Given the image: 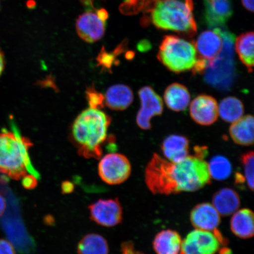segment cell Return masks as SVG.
I'll list each match as a JSON object with an SVG mask.
<instances>
[{"instance_id": "d6a6232c", "label": "cell", "mask_w": 254, "mask_h": 254, "mask_svg": "<svg viewBox=\"0 0 254 254\" xmlns=\"http://www.w3.org/2000/svg\"><path fill=\"white\" fill-rule=\"evenodd\" d=\"M244 7L247 10L251 12L254 11V0H241Z\"/></svg>"}, {"instance_id": "3957f363", "label": "cell", "mask_w": 254, "mask_h": 254, "mask_svg": "<svg viewBox=\"0 0 254 254\" xmlns=\"http://www.w3.org/2000/svg\"><path fill=\"white\" fill-rule=\"evenodd\" d=\"M151 5L152 24L161 30L176 32L182 36L192 37L196 33L193 15L192 0H154Z\"/></svg>"}, {"instance_id": "8d00e7d4", "label": "cell", "mask_w": 254, "mask_h": 254, "mask_svg": "<svg viewBox=\"0 0 254 254\" xmlns=\"http://www.w3.org/2000/svg\"><path fill=\"white\" fill-rule=\"evenodd\" d=\"M221 250L220 254H231V251L228 249H223Z\"/></svg>"}, {"instance_id": "ffe728a7", "label": "cell", "mask_w": 254, "mask_h": 254, "mask_svg": "<svg viewBox=\"0 0 254 254\" xmlns=\"http://www.w3.org/2000/svg\"><path fill=\"white\" fill-rule=\"evenodd\" d=\"M182 239L177 232L163 230L154 238L153 247L157 254H179Z\"/></svg>"}, {"instance_id": "9c48e42d", "label": "cell", "mask_w": 254, "mask_h": 254, "mask_svg": "<svg viewBox=\"0 0 254 254\" xmlns=\"http://www.w3.org/2000/svg\"><path fill=\"white\" fill-rule=\"evenodd\" d=\"M90 218L97 224L111 227L123 220V209L118 198L99 199L89 206Z\"/></svg>"}, {"instance_id": "e0dca14e", "label": "cell", "mask_w": 254, "mask_h": 254, "mask_svg": "<svg viewBox=\"0 0 254 254\" xmlns=\"http://www.w3.org/2000/svg\"><path fill=\"white\" fill-rule=\"evenodd\" d=\"M134 100L131 89L126 85L116 84L108 89L104 96V103L110 109L126 110Z\"/></svg>"}, {"instance_id": "cb8c5ba5", "label": "cell", "mask_w": 254, "mask_h": 254, "mask_svg": "<svg viewBox=\"0 0 254 254\" xmlns=\"http://www.w3.org/2000/svg\"><path fill=\"white\" fill-rule=\"evenodd\" d=\"M78 254H109V248L105 238L96 234H88L79 241Z\"/></svg>"}, {"instance_id": "7a4b0ae2", "label": "cell", "mask_w": 254, "mask_h": 254, "mask_svg": "<svg viewBox=\"0 0 254 254\" xmlns=\"http://www.w3.org/2000/svg\"><path fill=\"white\" fill-rule=\"evenodd\" d=\"M111 118L100 109L89 107L79 114L71 127V139L80 156L99 159L107 139Z\"/></svg>"}, {"instance_id": "7402d4cb", "label": "cell", "mask_w": 254, "mask_h": 254, "mask_svg": "<svg viewBox=\"0 0 254 254\" xmlns=\"http://www.w3.org/2000/svg\"><path fill=\"white\" fill-rule=\"evenodd\" d=\"M164 97L167 107L177 112L185 110L189 106L190 99L188 89L179 83L169 85L165 91Z\"/></svg>"}, {"instance_id": "d590c367", "label": "cell", "mask_w": 254, "mask_h": 254, "mask_svg": "<svg viewBox=\"0 0 254 254\" xmlns=\"http://www.w3.org/2000/svg\"><path fill=\"white\" fill-rule=\"evenodd\" d=\"M5 66V60L4 55H3V53L1 52V50H0V75H1L2 72L4 71Z\"/></svg>"}, {"instance_id": "30bf717a", "label": "cell", "mask_w": 254, "mask_h": 254, "mask_svg": "<svg viewBox=\"0 0 254 254\" xmlns=\"http://www.w3.org/2000/svg\"><path fill=\"white\" fill-rule=\"evenodd\" d=\"M139 97L141 102V107L136 116V123L141 129H150L152 117L160 116L163 113V100L153 89L149 86L140 89Z\"/></svg>"}, {"instance_id": "52a82bcc", "label": "cell", "mask_w": 254, "mask_h": 254, "mask_svg": "<svg viewBox=\"0 0 254 254\" xmlns=\"http://www.w3.org/2000/svg\"><path fill=\"white\" fill-rule=\"evenodd\" d=\"M131 173L128 159L119 153L105 155L98 164V174L101 180L109 185H117L126 182Z\"/></svg>"}, {"instance_id": "d4e9b609", "label": "cell", "mask_w": 254, "mask_h": 254, "mask_svg": "<svg viewBox=\"0 0 254 254\" xmlns=\"http://www.w3.org/2000/svg\"><path fill=\"white\" fill-rule=\"evenodd\" d=\"M242 102L238 98L228 97L222 100L218 106V113L222 120L228 123H234L244 114Z\"/></svg>"}, {"instance_id": "1f68e13d", "label": "cell", "mask_w": 254, "mask_h": 254, "mask_svg": "<svg viewBox=\"0 0 254 254\" xmlns=\"http://www.w3.org/2000/svg\"><path fill=\"white\" fill-rule=\"evenodd\" d=\"M122 254H143L135 250L134 245L131 242H126L122 246Z\"/></svg>"}, {"instance_id": "e575fe53", "label": "cell", "mask_w": 254, "mask_h": 254, "mask_svg": "<svg viewBox=\"0 0 254 254\" xmlns=\"http://www.w3.org/2000/svg\"><path fill=\"white\" fill-rule=\"evenodd\" d=\"M62 188L63 192L66 193L70 192L73 190V186L70 183L65 182L63 183Z\"/></svg>"}, {"instance_id": "d6986e66", "label": "cell", "mask_w": 254, "mask_h": 254, "mask_svg": "<svg viewBox=\"0 0 254 254\" xmlns=\"http://www.w3.org/2000/svg\"><path fill=\"white\" fill-rule=\"evenodd\" d=\"M253 212L250 209L244 208L233 214L231 220V230L235 236L243 239L253 237L254 221Z\"/></svg>"}, {"instance_id": "603a6c76", "label": "cell", "mask_w": 254, "mask_h": 254, "mask_svg": "<svg viewBox=\"0 0 254 254\" xmlns=\"http://www.w3.org/2000/svg\"><path fill=\"white\" fill-rule=\"evenodd\" d=\"M254 40L253 32H248L241 34L235 41L238 55L250 72H253L254 63Z\"/></svg>"}, {"instance_id": "5b68a950", "label": "cell", "mask_w": 254, "mask_h": 254, "mask_svg": "<svg viewBox=\"0 0 254 254\" xmlns=\"http://www.w3.org/2000/svg\"><path fill=\"white\" fill-rule=\"evenodd\" d=\"M157 57L166 68L176 73L192 70L197 61L193 44L172 35L164 37Z\"/></svg>"}, {"instance_id": "836d02e7", "label": "cell", "mask_w": 254, "mask_h": 254, "mask_svg": "<svg viewBox=\"0 0 254 254\" xmlns=\"http://www.w3.org/2000/svg\"><path fill=\"white\" fill-rule=\"evenodd\" d=\"M6 208L5 200L3 196L0 194V217L4 213Z\"/></svg>"}, {"instance_id": "4fadbf2b", "label": "cell", "mask_w": 254, "mask_h": 254, "mask_svg": "<svg viewBox=\"0 0 254 254\" xmlns=\"http://www.w3.org/2000/svg\"><path fill=\"white\" fill-rule=\"evenodd\" d=\"M190 115L192 120L200 125H212L219 116L217 101L209 95H199L190 104Z\"/></svg>"}, {"instance_id": "8fae6325", "label": "cell", "mask_w": 254, "mask_h": 254, "mask_svg": "<svg viewBox=\"0 0 254 254\" xmlns=\"http://www.w3.org/2000/svg\"><path fill=\"white\" fill-rule=\"evenodd\" d=\"M193 44L195 48L197 59L207 62L208 66L217 58L222 50V39L220 28H215L213 30L202 32Z\"/></svg>"}, {"instance_id": "ac0fdd59", "label": "cell", "mask_w": 254, "mask_h": 254, "mask_svg": "<svg viewBox=\"0 0 254 254\" xmlns=\"http://www.w3.org/2000/svg\"><path fill=\"white\" fill-rule=\"evenodd\" d=\"M240 204L239 195L236 190L230 188L218 190L212 198V205L222 217L233 214L239 208Z\"/></svg>"}, {"instance_id": "6da1fadb", "label": "cell", "mask_w": 254, "mask_h": 254, "mask_svg": "<svg viewBox=\"0 0 254 254\" xmlns=\"http://www.w3.org/2000/svg\"><path fill=\"white\" fill-rule=\"evenodd\" d=\"M146 185L154 194L194 192L210 183L208 163L193 155L174 163L155 154L145 168Z\"/></svg>"}, {"instance_id": "44dd1931", "label": "cell", "mask_w": 254, "mask_h": 254, "mask_svg": "<svg viewBox=\"0 0 254 254\" xmlns=\"http://www.w3.org/2000/svg\"><path fill=\"white\" fill-rule=\"evenodd\" d=\"M254 117L246 116L236 122L230 127V134L232 139L237 144L249 146L254 143Z\"/></svg>"}, {"instance_id": "f1b7e54d", "label": "cell", "mask_w": 254, "mask_h": 254, "mask_svg": "<svg viewBox=\"0 0 254 254\" xmlns=\"http://www.w3.org/2000/svg\"><path fill=\"white\" fill-rule=\"evenodd\" d=\"M116 57L114 54L108 53L105 51L101 52L97 58V62L99 65L102 66L103 68L109 69L111 68L115 63Z\"/></svg>"}, {"instance_id": "2e32d148", "label": "cell", "mask_w": 254, "mask_h": 254, "mask_svg": "<svg viewBox=\"0 0 254 254\" xmlns=\"http://www.w3.org/2000/svg\"><path fill=\"white\" fill-rule=\"evenodd\" d=\"M161 149L168 161L180 163L189 156V141L186 136L171 135L164 139Z\"/></svg>"}, {"instance_id": "8992f818", "label": "cell", "mask_w": 254, "mask_h": 254, "mask_svg": "<svg viewBox=\"0 0 254 254\" xmlns=\"http://www.w3.org/2000/svg\"><path fill=\"white\" fill-rule=\"evenodd\" d=\"M222 50L219 55L205 70L208 84L221 90L229 89L235 77L234 46L236 37L227 30L220 28Z\"/></svg>"}, {"instance_id": "5bb4252c", "label": "cell", "mask_w": 254, "mask_h": 254, "mask_svg": "<svg viewBox=\"0 0 254 254\" xmlns=\"http://www.w3.org/2000/svg\"><path fill=\"white\" fill-rule=\"evenodd\" d=\"M220 215L209 203H201L192 209L190 221L196 229L213 232L221 222Z\"/></svg>"}, {"instance_id": "484cf974", "label": "cell", "mask_w": 254, "mask_h": 254, "mask_svg": "<svg viewBox=\"0 0 254 254\" xmlns=\"http://www.w3.org/2000/svg\"><path fill=\"white\" fill-rule=\"evenodd\" d=\"M208 166L211 178L216 180H227L232 173V166L230 161L222 155H217L212 158Z\"/></svg>"}, {"instance_id": "9a60e30c", "label": "cell", "mask_w": 254, "mask_h": 254, "mask_svg": "<svg viewBox=\"0 0 254 254\" xmlns=\"http://www.w3.org/2000/svg\"><path fill=\"white\" fill-rule=\"evenodd\" d=\"M205 19L208 26L220 28L233 14L231 0H204Z\"/></svg>"}, {"instance_id": "4316f807", "label": "cell", "mask_w": 254, "mask_h": 254, "mask_svg": "<svg viewBox=\"0 0 254 254\" xmlns=\"http://www.w3.org/2000/svg\"><path fill=\"white\" fill-rule=\"evenodd\" d=\"M254 152H246L241 156V163L243 164L244 170V179L249 188L254 190Z\"/></svg>"}, {"instance_id": "f546056e", "label": "cell", "mask_w": 254, "mask_h": 254, "mask_svg": "<svg viewBox=\"0 0 254 254\" xmlns=\"http://www.w3.org/2000/svg\"><path fill=\"white\" fill-rule=\"evenodd\" d=\"M37 178L32 174L26 175L23 178V185L27 189H33L37 185Z\"/></svg>"}, {"instance_id": "ba28073f", "label": "cell", "mask_w": 254, "mask_h": 254, "mask_svg": "<svg viewBox=\"0 0 254 254\" xmlns=\"http://www.w3.org/2000/svg\"><path fill=\"white\" fill-rule=\"evenodd\" d=\"M221 244L213 232L196 229L182 241L179 254H216Z\"/></svg>"}, {"instance_id": "4dcf8cb0", "label": "cell", "mask_w": 254, "mask_h": 254, "mask_svg": "<svg viewBox=\"0 0 254 254\" xmlns=\"http://www.w3.org/2000/svg\"><path fill=\"white\" fill-rule=\"evenodd\" d=\"M0 254H15L12 244L5 240H0Z\"/></svg>"}, {"instance_id": "83f0119b", "label": "cell", "mask_w": 254, "mask_h": 254, "mask_svg": "<svg viewBox=\"0 0 254 254\" xmlns=\"http://www.w3.org/2000/svg\"><path fill=\"white\" fill-rule=\"evenodd\" d=\"M86 97L89 106L91 109H100L104 106V96L94 87H90L86 91Z\"/></svg>"}, {"instance_id": "7c38bea8", "label": "cell", "mask_w": 254, "mask_h": 254, "mask_svg": "<svg viewBox=\"0 0 254 254\" xmlns=\"http://www.w3.org/2000/svg\"><path fill=\"white\" fill-rule=\"evenodd\" d=\"M106 20L97 12L88 11L79 16L76 22V30L81 39L94 43L101 39L106 31Z\"/></svg>"}, {"instance_id": "277c9868", "label": "cell", "mask_w": 254, "mask_h": 254, "mask_svg": "<svg viewBox=\"0 0 254 254\" xmlns=\"http://www.w3.org/2000/svg\"><path fill=\"white\" fill-rule=\"evenodd\" d=\"M31 142L17 131L0 133V173L20 180L28 173L38 178L28 154Z\"/></svg>"}]
</instances>
